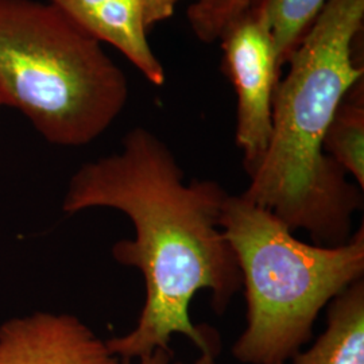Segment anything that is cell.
<instances>
[{"instance_id":"9c48e42d","label":"cell","mask_w":364,"mask_h":364,"mask_svg":"<svg viewBox=\"0 0 364 364\" xmlns=\"http://www.w3.org/2000/svg\"><path fill=\"white\" fill-rule=\"evenodd\" d=\"M323 151L364 189L363 80L346 95L332 117Z\"/></svg>"},{"instance_id":"30bf717a","label":"cell","mask_w":364,"mask_h":364,"mask_svg":"<svg viewBox=\"0 0 364 364\" xmlns=\"http://www.w3.org/2000/svg\"><path fill=\"white\" fill-rule=\"evenodd\" d=\"M328 0H251L248 13L260 19L272 36L278 64L287 65Z\"/></svg>"},{"instance_id":"9a60e30c","label":"cell","mask_w":364,"mask_h":364,"mask_svg":"<svg viewBox=\"0 0 364 364\" xmlns=\"http://www.w3.org/2000/svg\"><path fill=\"white\" fill-rule=\"evenodd\" d=\"M3 108V103H1V100H0V109Z\"/></svg>"},{"instance_id":"3957f363","label":"cell","mask_w":364,"mask_h":364,"mask_svg":"<svg viewBox=\"0 0 364 364\" xmlns=\"http://www.w3.org/2000/svg\"><path fill=\"white\" fill-rule=\"evenodd\" d=\"M220 227L247 302V326L232 347L240 363H287L312 338L320 312L363 279V225L341 246L309 245L270 210L228 195Z\"/></svg>"},{"instance_id":"6da1fadb","label":"cell","mask_w":364,"mask_h":364,"mask_svg":"<svg viewBox=\"0 0 364 364\" xmlns=\"http://www.w3.org/2000/svg\"><path fill=\"white\" fill-rule=\"evenodd\" d=\"M227 196L212 180L186 183L169 146L144 127L129 131L120 151L85 162L72 176L65 213L117 209L134 225V239L117 242L112 257L141 272L146 297L135 328L107 340L120 362L170 350L174 335L218 356L219 338L192 323L189 308L198 291L208 290L221 316L242 289L236 255L220 227Z\"/></svg>"},{"instance_id":"7c38bea8","label":"cell","mask_w":364,"mask_h":364,"mask_svg":"<svg viewBox=\"0 0 364 364\" xmlns=\"http://www.w3.org/2000/svg\"><path fill=\"white\" fill-rule=\"evenodd\" d=\"M181 0H139L144 27L150 31L159 23L169 21Z\"/></svg>"},{"instance_id":"4fadbf2b","label":"cell","mask_w":364,"mask_h":364,"mask_svg":"<svg viewBox=\"0 0 364 364\" xmlns=\"http://www.w3.org/2000/svg\"><path fill=\"white\" fill-rule=\"evenodd\" d=\"M139 364H182L174 360V355L171 350H156L146 356L138 359ZM122 364H131V362H122Z\"/></svg>"},{"instance_id":"8fae6325","label":"cell","mask_w":364,"mask_h":364,"mask_svg":"<svg viewBox=\"0 0 364 364\" xmlns=\"http://www.w3.org/2000/svg\"><path fill=\"white\" fill-rule=\"evenodd\" d=\"M251 0H195L188 9V22L196 38L215 43L237 18L246 13Z\"/></svg>"},{"instance_id":"52a82bcc","label":"cell","mask_w":364,"mask_h":364,"mask_svg":"<svg viewBox=\"0 0 364 364\" xmlns=\"http://www.w3.org/2000/svg\"><path fill=\"white\" fill-rule=\"evenodd\" d=\"M48 1L93 38L114 46L149 82L165 84V68L149 43L139 0Z\"/></svg>"},{"instance_id":"7a4b0ae2","label":"cell","mask_w":364,"mask_h":364,"mask_svg":"<svg viewBox=\"0 0 364 364\" xmlns=\"http://www.w3.org/2000/svg\"><path fill=\"white\" fill-rule=\"evenodd\" d=\"M363 25L364 0L326 1L277 85L269 146L242 193L318 246L347 243L363 209V189L323 151L338 105L363 80L353 58Z\"/></svg>"},{"instance_id":"277c9868","label":"cell","mask_w":364,"mask_h":364,"mask_svg":"<svg viewBox=\"0 0 364 364\" xmlns=\"http://www.w3.org/2000/svg\"><path fill=\"white\" fill-rule=\"evenodd\" d=\"M0 100L49 144H90L129 100L103 43L49 1L0 0Z\"/></svg>"},{"instance_id":"5b68a950","label":"cell","mask_w":364,"mask_h":364,"mask_svg":"<svg viewBox=\"0 0 364 364\" xmlns=\"http://www.w3.org/2000/svg\"><path fill=\"white\" fill-rule=\"evenodd\" d=\"M224 69L236 93V146L250 174L269 146L273 126V100L282 69L266 25L243 14L219 39Z\"/></svg>"},{"instance_id":"5bb4252c","label":"cell","mask_w":364,"mask_h":364,"mask_svg":"<svg viewBox=\"0 0 364 364\" xmlns=\"http://www.w3.org/2000/svg\"><path fill=\"white\" fill-rule=\"evenodd\" d=\"M192 364H218L216 356L208 355V353H200V358L196 359Z\"/></svg>"},{"instance_id":"8992f818","label":"cell","mask_w":364,"mask_h":364,"mask_svg":"<svg viewBox=\"0 0 364 364\" xmlns=\"http://www.w3.org/2000/svg\"><path fill=\"white\" fill-rule=\"evenodd\" d=\"M0 364H122L76 316L37 312L0 326Z\"/></svg>"},{"instance_id":"ba28073f","label":"cell","mask_w":364,"mask_h":364,"mask_svg":"<svg viewBox=\"0 0 364 364\" xmlns=\"http://www.w3.org/2000/svg\"><path fill=\"white\" fill-rule=\"evenodd\" d=\"M326 329L291 364H364V281L359 279L328 304Z\"/></svg>"}]
</instances>
